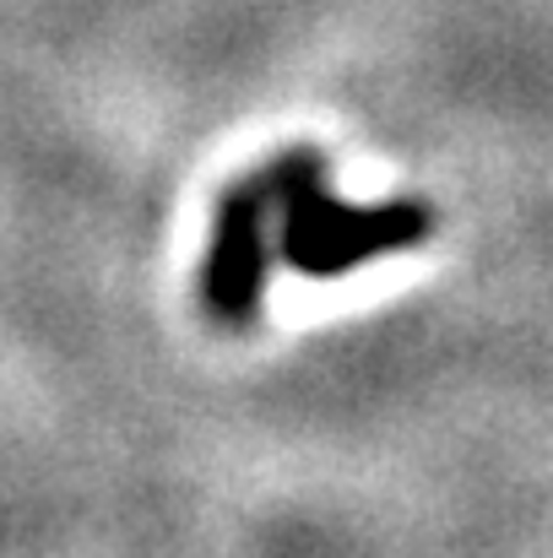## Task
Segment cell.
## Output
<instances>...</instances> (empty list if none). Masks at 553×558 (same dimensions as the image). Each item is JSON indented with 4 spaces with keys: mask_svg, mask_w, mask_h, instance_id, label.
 Returning <instances> with one entry per match:
<instances>
[{
    "mask_svg": "<svg viewBox=\"0 0 553 558\" xmlns=\"http://www.w3.org/2000/svg\"><path fill=\"white\" fill-rule=\"evenodd\" d=\"M277 250L304 277H342L364 260L396 255L418 244L434 217L423 201H385V206H348L326 190L321 158H288V180L277 201Z\"/></svg>",
    "mask_w": 553,
    "mask_h": 558,
    "instance_id": "cell-1",
    "label": "cell"
},
{
    "mask_svg": "<svg viewBox=\"0 0 553 558\" xmlns=\"http://www.w3.org/2000/svg\"><path fill=\"white\" fill-rule=\"evenodd\" d=\"M282 180H288V158L272 163L266 174L233 185L223 195V206H217L212 250H206V266H201V299L228 326L250 320L261 293H266L272 217H277V201H282Z\"/></svg>",
    "mask_w": 553,
    "mask_h": 558,
    "instance_id": "cell-2",
    "label": "cell"
}]
</instances>
